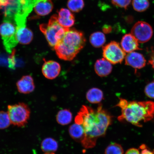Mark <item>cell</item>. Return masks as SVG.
<instances>
[{
    "mask_svg": "<svg viewBox=\"0 0 154 154\" xmlns=\"http://www.w3.org/2000/svg\"><path fill=\"white\" fill-rule=\"evenodd\" d=\"M75 123L81 125L84 131V137L81 142L86 149L96 145L98 138L106 134L112 122V117L100 105L97 109L83 105L75 119Z\"/></svg>",
    "mask_w": 154,
    "mask_h": 154,
    "instance_id": "cell-1",
    "label": "cell"
},
{
    "mask_svg": "<svg viewBox=\"0 0 154 154\" xmlns=\"http://www.w3.org/2000/svg\"><path fill=\"white\" fill-rule=\"evenodd\" d=\"M116 106L121 109V115L118 117L119 121H125L140 128L154 116L153 101H128L120 98Z\"/></svg>",
    "mask_w": 154,
    "mask_h": 154,
    "instance_id": "cell-2",
    "label": "cell"
},
{
    "mask_svg": "<svg viewBox=\"0 0 154 154\" xmlns=\"http://www.w3.org/2000/svg\"><path fill=\"white\" fill-rule=\"evenodd\" d=\"M85 37L82 32L75 29H69L54 50L60 59L72 60L84 47Z\"/></svg>",
    "mask_w": 154,
    "mask_h": 154,
    "instance_id": "cell-3",
    "label": "cell"
},
{
    "mask_svg": "<svg viewBox=\"0 0 154 154\" xmlns=\"http://www.w3.org/2000/svg\"><path fill=\"white\" fill-rule=\"evenodd\" d=\"M40 29L45 36L50 47L54 49L69 29L61 26L58 22L57 15H54L51 17L48 24L40 25Z\"/></svg>",
    "mask_w": 154,
    "mask_h": 154,
    "instance_id": "cell-4",
    "label": "cell"
},
{
    "mask_svg": "<svg viewBox=\"0 0 154 154\" xmlns=\"http://www.w3.org/2000/svg\"><path fill=\"white\" fill-rule=\"evenodd\" d=\"M13 21L4 19L3 22L0 25V35L6 51L9 54L14 51V48L18 43L16 36L17 27Z\"/></svg>",
    "mask_w": 154,
    "mask_h": 154,
    "instance_id": "cell-5",
    "label": "cell"
},
{
    "mask_svg": "<svg viewBox=\"0 0 154 154\" xmlns=\"http://www.w3.org/2000/svg\"><path fill=\"white\" fill-rule=\"evenodd\" d=\"M7 112L11 124L19 127L26 126L30 117L29 108L24 103L8 105Z\"/></svg>",
    "mask_w": 154,
    "mask_h": 154,
    "instance_id": "cell-6",
    "label": "cell"
},
{
    "mask_svg": "<svg viewBox=\"0 0 154 154\" xmlns=\"http://www.w3.org/2000/svg\"><path fill=\"white\" fill-rule=\"evenodd\" d=\"M126 55V53L123 51L120 44L117 42H111L103 47L104 58L111 64L121 63Z\"/></svg>",
    "mask_w": 154,
    "mask_h": 154,
    "instance_id": "cell-7",
    "label": "cell"
},
{
    "mask_svg": "<svg viewBox=\"0 0 154 154\" xmlns=\"http://www.w3.org/2000/svg\"><path fill=\"white\" fill-rule=\"evenodd\" d=\"M131 34L137 40L138 43H146L151 39L153 30L151 25L143 21H138L133 26Z\"/></svg>",
    "mask_w": 154,
    "mask_h": 154,
    "instance_id": "cell-8",
    "label": "cell"
},
{
    "mask_svg": "<svg viewBox=\"0 0 154 154\" xmlns=\"http://www.w3.org/2000/svg\"><path fill=\"white\" fill-rule=\"evenodd\" d=\"M61 70L60 64L53 60L45 61L42 67L43 75L50 80L54 79L58 76Z\"/></svg>",
    "mask_w": 154,
    "mask_h": 154,
    "instance_id": "cell-9",
    "label": "cell"
},
{
    "mask_svg": "<svg viewBox=\"0 0 154 154\" xmlns=\"http://www.w3.org/2000/svg\"><path fill=\"white\" fill-rule=\"evenodd\" d=\"M125 64L135 69H140L146 66V61L141 54L134 51L128 53L125 57Z\"/></svg>",
    "mask_w": 154,
    "mask_h": 154,
    "instance_id": "cell-10",
    "label": "cell"
},
{
    "mask_svg": "<svg viewBox=\"0 0 154 154\" xmlns=\"http://www.w3.org/2000/svg\"><path fill=\"white\" fill-rule=\"evenodd\" d=\"M139 43L131 34H125L121 42V47L125 53H130L142 50L139 47Z\"/></svg>",
    "mask_w": 154,
    "mask_h": 154,
    "instance_id": "cell-11",
    "label": "cell"
},
{
    "mask_svg": "<svg viewBox=\"0 0 154 154\" xmlns=\"http://www.w3.org/2000/svg\"><path fill=\"white\" fill-rule=\"evenodd\" d=\"M57 15L58 22L63 27L69 29L74 24V15L69 9H61L58 12Z\"/></svg>",
    "mask_w": 154,
    "mask_h": 154,
    "instance_id": "cell-12",
    "label": "cell"
},
{
    "mask_svg": "<svg viewBox=\"0 0 154 154\" xmlns=\"http://www.w3.org/2000/svg\"><path fill=\"white\" fill-rule=\"evenodd\" d=\"M17 86L19 92L23 94L31 93L35 88L33 79L30 75L23 76L17 82Z\"/></svg>",
    "mask_w": 154,
    "mask_h": 154,
    "instance_id": "cell-13",
    "label": "cell"
},
{
    "mask_svg": "<svg viewBox=\"0 0 154 154\" xmlns=\"http://www.w3.org/2000/svg\"><path fill=\"white\" fill-rule=\"evenodd\" d=\"M95 71L98 76L105 77L108 75L112 71L111 63L104 58L97 60L94 65Z\"/></svg>",
    "mask_w": 154,
    "mask_h": 154,
    "instance_id": "cell-14",
    "label": "cell"
},
{
    "mask_svg": "<svg viewBox=\"0 0 154 154\" xmlns=\"http://www.w3.org/2000/svg\"><path fill=\"white\" fill-rule=\"evenodd\" d=\"M16 27V36L18 43L24 45L30 43L33 38L32 31L27 28L26 26Z\"/></svg>",
    "mask_w": 154,
    "mask_h": 154,
    "instance_id": "cell-15",
    "label": "cell"
},
{
    "mask_svg": "<svg viewBox=\"0 0 154 154\" xmlns=\"http://www.w3.org/2000/svg\"><path fill=\"white\" fill-rule=\"evenodd\" d=\"M53 5L51 0H42L34 5L35 12L38 16H43L51 13L53 9Z\"/></svg>",
    "mask_w": 154,
    "mask_h": 154,
    "instance_id": "cell-16",
    "label": "cell"
},
{
    "mask_svg": "<svg viewBox=\"0 0 154 154\" xmlns=\"http://www.w3.org/2000/svg\"><path fill=\"white\" fill-rule=\"evenodd\" d=\"M69 132L71 137L77 142L81 143L84 139V131L81 125L75 123L69 127Z\"/></svg>",
    "mask_w": 154,
    "mask_h": 154,
    "instance_id": "cell-17",
    "label": "cell"
},
{
    "mask_svg": "<svg viewBox=\"0 0 154 154\" xmlns=\"http://www.w3.org/2000/svg\"><path fill=\"white\" fill-rule=\"evenodd\" d=\"M86 98L90 103H99L103 100V94L100 89L97 88H93L87 92Z\"/></svg>",
    "mask_w": 154,
    "mask_h": 154,
    "instance_id": "cell-18",
    "label": "cell"
},
{
    "mask_svg": "<svg viewBox=\"0 0 154 154\" xmlns=\"http://www.w3.org/2000/svg\"><path fill=\"white\" fill-rule=\"evenodd\" d=\"M41 149L45 152H54L58 148V144L55 140L52 138L44 139L41 144Z\"/></svg>",
    "mask_w": 154,
    "mask_h": 154,
    "instance_id": "cell-19",
    "label": "cell"
},
{
    "mask_svg": "<svg viewBox=\"0 0 154 154\" xmlns=\"http://www.w3.org/2000/svg\"><path fill=\"white\" fill-rule=\"evenodd\" d=\"M56 119L57 122L60 125L64 126L68 125L72 120V113L69 109H62L57 113Z\"/></svg>",
    "mask_w": 154,
    "mask_h": 154,
    "instance_id": "cell-20",
    "label": "cell"
},
{
    "mask_svg": "<svg viewBox=\"0 0 154 154\" xmlns=\"http://www.w3.org/2000/svg\"><path fill=\"white\" fill-rule=\"evenodd\" d=\"M90 41L91 45L94 47L100 48L103 46L105 43L106 37L105 35L101 32H96L90 36Z\"/></svg>",
    "mask_w": 154,
    "mask_h": 154,
    "instance_id": "cell-21",
    "label": "cell"
},
{
    "mask_svg": "<svg viewBox=\"0 0 154 154\" xmlns=\"http://www.w3.org/2000/svg\"><path fill=\"white\" fill-rule=\"evenodd\" d=\"M132 5L135 11L142 12L149 8L150 3L149 0H133Z\"/></svg>",
    "mask_w": 154,
    "mask_h": 154,
    "instance_id": "cell-22",
    "label": "cell"
},
{
    "mask_svg": "<svg viewBox=\"0 0 154 154\" xmlns=\"http://www.w3.org/2000/svg\"><path fill=\"white\" fill-rule=\"evenodd\" d=\"M67 5L71 11L78 12L84 8V0H68Z\"/></svg>",
    "mask_w": 154,
    "mask_h": 154,
    "instance_id": "cell-23",
    "label": "cell"
},
{
    "mask_svg": "<svg viewBox=\"0 0 154 154\" xmlns=\"http://www.w3.org/2000/svg\"><path fill=\"white\" fill-rule=\"evenodd\" d=\"M124 151L120 144L112 143L106 148L105 154H124Z\"/></svg>",
    "mask_w": 154,
    "mask_h": 154,
    "instance_id": "cell-24",
    "label": "cell"
},
{
    "mask_svg": "<svg viewBox=\"0 0 154 154\" xmlns=\"http://www.w3.org/2000/svg\"><path fill=\"white\" fill-rule=\"evenodd\" d=\"M11 124L10 119L8 112L0 111V129L7 128Z\"/></svg>",
    "mask_w": 154,
    "mask_h": 154,
    "instance_id": "cell-25",
    "label": "cell"
},
{
    "mask_svg": "<svg viewBox=\"0 0 154 154\" xmlns=\"http://www.w3.org/2000/svg\"><path fill=\"white\" fill-rule=\"evenodd\" d=\"M132 0H111L112 3L116 6L124 8H128Z\"/></svg>",
    "mask_w": 154,
    "mask_h": 154,
    "instance_id": "cell-26",
    "label": "cell"
},
{
    "mask_svg": "<svg viewBox=\"0 0 154 154\" xmlns=\"http://www.w3.org/2000/svg\"><path fill=\"white\" fill-rule=\"evenodd\" d=\"M144 92L147 97L151 99H154V80L146 86Z\"/></svg>",
    "mask_w": 154,
    "mask_h": 154,
    "instance_id": "cell-27",
    "label": "cell"
},
{
    "mask_svg": "<svg viewBox=\"0 0 154 154\" xmlns=\"http://www.w3.org/2000/svg\"><path fill=\"white\" fill-rule=\"evenodd\" d=\"M141 149L140 154H154V149L152 150L149 149L145 144H142L140 146Z\"/></svg>",
    "mask_w": 154,
    "mask_h": 154,
    "instance_id": "cell-28",
    "label": "cell"
},
{
    "mask_svg": "<svg viewBox=\"0 0 154 154\" xmlns=\"http://www.w3.org/2000/svg\"><path fill=\"white\" fill-rule=\"evenodd\" d=\"M125 154H140V153L138 149L132 148L128 149Z\"/></svg>",
    "mask_w": 154,
    "mask_h": 154,
    "instance_id": "cell-29",
    "label": "cell"
},
{
    "mask_svg": "<svg viewBox=\"0 0 154 154\" xmlns=\"http://www.w3.org/2000/svg\"><path fill=\"white\" fill-rule=\"evenodd\" d=\"M149 63V64L151 65L154 70V52L152 54Z\"/></svg>",
    "mask_w": 154,
    "mask_h": 154,
    "instance_id": "cell-30",
    "label": "cell"
},
{
    "mask_svg": "<svg viewBox=\"0 0 154 154\" xmlns=\"http://www.w3.org/2000/svg\"><path fill=\"white\" fill-rule=\"evenodd\" d=\"M104 32L106 33H109L111 31V28L110 26H105V28L103 29Z\"/></svg>",
    "mask_w": 154,
    "mask_h": 154,
    "instance_id": "cell-31",
    "label": "cell"
},
{
    "mask_svg": "<svg viewBox=\"0 0 154 154\" xmlns=\"http://www.w3.org/2000/svg\"><path fill=\"white\" fill-rule=\"evenodd\" d=\"M44 154H55L54 152H46Z\"/></svg>",
    "mask_w": 154,
    "mask_h": 154,
    "instance_id": "cell-32",
    "label": "cell"
},
{
    "mask_svg": "<svg viewBox=\"0 0 154 154\" xmlns=\"http://www.w3.org/2000/svg\"><path fill=\"white\" fill-rule=\"evenodd\" d=\"M36 2H38L42 1V0H36Z\"/></svg>",
    "mask_w": 154,
    "mask_h": 154,
    "instance_id": "cell-33",
    "label": "cell"
}]
</instances>
